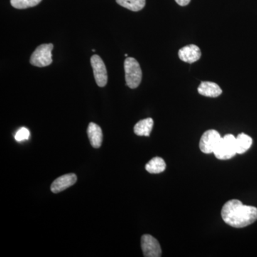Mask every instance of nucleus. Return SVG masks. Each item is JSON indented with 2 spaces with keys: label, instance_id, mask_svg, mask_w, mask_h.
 <instances>
[{
  "label": "nucleus",
  "instance_id": "obj_6",
  "mask_svg": "<svg viewBox=\"0 0 257 257\" xmlns=\"http://www.w3.org/2000/svg\"><path fill=\"white\" fill-rule=\"evenodd\" d=\"M91 65L96 84L99 87H104L107 84V72L105 64L99 56L94 55L91 57Z\"/></svg>",
  "mask_w": 257,
  "mask_h": 257
},
{
  "label": "nucleus",
  "instance_id": "obj_1",
  "mask_svg": "<svg viewBox=\"0 0 257 257\" xmlns=\"http://www.w3.org/2000/svg\"><path fill=\"white\" fill-rule=\"evenodd\" d=\"M221 217L232 227H246L257 220V208L244 205L238 199H231L223 206Z\"/></svg>",
  "mask_w": 257,
  "mask_h": 257
},
{
  "label": "nucleus",
  "instance_id": "obj_12",
  "mask_svg": "<svg viewBox=\"0 0 257 257\" xmlns=\"http://www.w3.org/2000/svg\"><path fill=\"white\" fill-rule=\"evenodd\" d=\"M154 121L152 118L140 120L134 127V132L138 136L150 137L152 128H153Z\"/></svg>",
  "mask_w": 257,
  "mask_h": 257
},
{
  "label": "nucleus",
  "instance_id": "obj_10",
  "mask_svg": "<svg viewBox=\"0 0 257 257\" xmlns=\"http://www.w3.org/2000/svg\"><path fill=\"white\" fill-rule=\"evenodd\" d=\"M197 90L201 95L207 97H218L222 93L221 87L217 84L211 82H201Z\"/></svg>",
  "mask_w": 257,
  "mask_h": 257
},
{
  "label": "nucleus",
  "instance_id": "obj_8",
  "mask_svg": "<svg viewBox=\"0 0 257 257\" xmlns=\"http://www.w3.org/2000/svg\"><path fill=\"white\" fill-rule=\"evenodd\" d=\"M178 55L181 60L187 63L192 64L200 59L202 52L197 45H190L180 49Z\"/></svg>",
  "mask_w": 257,
  "mask_h": 257
},
{
  "label": "nucleus",
  "instance_id": "obj_14",
  "mask_svg": "<svg viewBox=\"0 0 257 257\" xmlns=\"http://www.w3.org/2000/svg\"><path fill=\"white\" fill-rule=\"evenodd\" d=\"M145 168H146V170L149 173L160 174L165 172L166 163L163 159L156 157L147 164Z\"/></svg>",
  "mask_w": 257,
  "mask_h": 257
},
{
  "label": "nucleus",
  "instance_id": "obj_13",
  "mask_svg": "<svg viewBox=\"0 0 257 257\" xmlns=\"http://www.w3.org/2000/svg\"><path fill=\"white\" fill-rule=\"evenodd\" d=\"M252 145V139L244 133H241L236 138V153L242 155L249 150Z\"/></svg>",
  "mask_w": 257,
  "mask_h": 257
},
{
  "label": "nucleus",
  "instance_id": "obj_4",
  "mask_svg": "<svg viewBox=\"0 0 257 257\" xmlns=\"http://www.w3.org/2000/svg\"><path fill=\"white\" fill-rule=\"evenodd\" d=\"M52 44H44L37 47L30 58V63L35 67H44L50 65L52 62Z\"/></svg>",
  "mask_w": 257,
  "mask_h": 257
},
{
  "label": "nucleus",
  "instance_id": "obj_3",
  "mask_svg": "<svg viewBox=\"0 0 257 257\" xmlns=\"http://www.w3.org/2000/svg\"><path fill=\"white\" fill-rule=\"evenodd\" d=\"M218 160H227L232 158L236 153V138L232 135H225L221 138L219 145L214 152Z\"/></svg>",
  "mask_w": 257,
  "mask_h": 257
},
{
  "label": "nucleus",
  "instance_id": "obj_11",
  "mask_svg": "<svg viewBox=\"0 0 257 257\" xmlns=\"http://www.w3.org/2000/svg\"><path fill=\"white\" fill-rule=\"evenodd\" d=\"M87 135L91 145L94 148H99L102 143L103 134L99 125L95 123H89L87 128Z\"/></svg>",
  "mask_w": 257,
  "mask_h": 257
},
{
  "label": "nucleus",
  "instance_id": "obj_9",
  "mask_svg": "<svg viewBox=\"0 0 257 257\" xmlns=\"http://www.w3.org/2000/svg\"><path fill=\"white\" fill-rule=\"evenodd\" d=\"M77 180V176L73 173L61 176L52 182L51 191L55 194L62 192L75 184Z\"/></svg>",
  "mask_w": 257,
  "mask_h": 257
},
{
  "label": "nucleus",
  "instance_id": "obj_2",
  "mask_svg": "<svg viewBox=\"0 0 257 257\" xmlns=\"http://www.w3.org/2000/svg\"><path fill=\"white\" fill-rule=\"evenodd\" d=\"M125 79L126 85L131 89L139 87L143 78L141 67L136 59L127 57L124 61Z\"/></svg>",
  "mask_w": 257,
  "mask_h": 257
},
{
  "label": "nucleus",
  "instance_id": "obj_18",
  "mask_svg": "<svg viewBox=\"0 0 257 257\" xmlns=\"http://www.w3.org/2000/svg\"><path fill=\"white\" fill-rule=\"evenodd\" d=\"M176 3L180 6H187L190 3L191 0H175Z\"/></svg>",
  "mask_w": 257,
  "mask_h": 257
},
{
  "label": "nucleus",
  "instance_id": "obj_7",
  "mask_svg": "<svg viewBox=\"0 0 257 257\" xmlns=\"http://www.w3.org/2000/svg\"><path fill=\"white\" fill-rule=\"evenodd\" d=\"M141 246L144 256L145 257H160L162 256V248L159 241L150 234L142 236Z\"/></svg>",
  "mask_w": 257,
  "mask_h": 257
},
{
  "label": "nucleus",
  "instance_id": "obj_5",
  "mask_svg": "<svg viewBox=\"0 0 257 257\" xmlns=\"http://www.w3.org/2000/svg\"><path fill=\"white\" fill-rule=\"evenodd\" d=\"M220 134L214 130H208L203 134L199 143V148L204 154L214 153L221 140Z\"/></svg>",
  "mask_w": 257,
  "mask_h": 257
},
{
  "label": "nucleus",
  "instance_id": "obj_15",
  "mask_svg": "<svg viewBox=\"0 0 257 257\" xmlns=\"http://www.w3.org/2000/svg\"><path fill=\"white\" fill-rule=\"evenodd\" d=\"M117 4L133 12L143 10L146 5V0H116Z\"/></svg>",
  "mask_w": 257,
  "mask_h": 257
},
{
  "label": "nucleus",
  "instance_id": "obj_16",
  "mask_svg": "<svg viewBox=\"0 0 257 257\" xmlns=\"http://www.w3.org/2000/svg\"><path fill=\"white\" fill-rule=\"evenodd\" d=\"M42 0H10L12 6L16 9L23 10L37 6Z\"/></svg>",
  "mask_w": 257,
  "mask_h": 257
},
{
  "label": "nucleus",
  "instance_id": "obj_17",
  "mask_svg": "<svg viewBox=\"0 0 257 257\" xmlns=\"http://www.w3.org/2000/svg\"><path fill=\"white\" fill-rule=\"evenodd\" d=\"M30 131H29L28 128L22 127L17 132L15 138L17 142H23L24 140H28L29 138H30Z\"/></svg>",
  "mask_w": 257,
  "mask_h": 257
}]
</instances>
